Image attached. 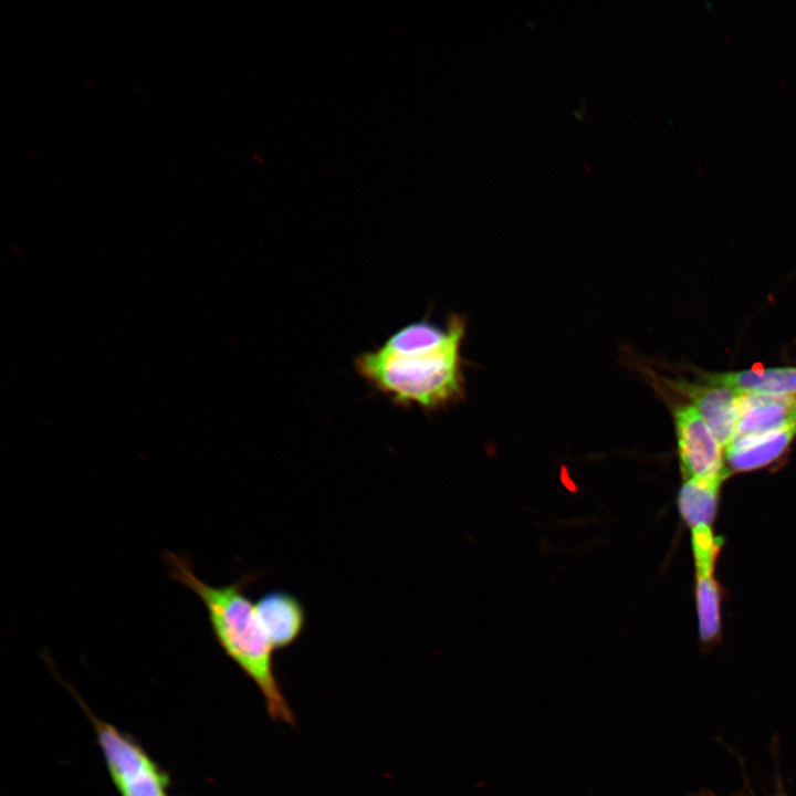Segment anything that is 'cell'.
<instances>
[{
	"label": "cell",
	"mask_w": 796,
	"mask_h": 796,
	"mask_svg": "<svg viewBox=\"0 0 796 796\" xmlns=\"http://www.w3.org/2000/svg\"><path fill=\"white\" fill-rule=\"evenodd\" d=\"M465 321L451 314L444 327L409 323L381 346L355 358L357 374L398 407L444 408L464 395L461 347Z\"/></svg>",
	"instance_id": "6da1fadb"
},
{
	"label": "cell",
	"mask_w": 796,
	"mask_h": 796,
	"mask_svg": "<svg viewBox=\"0 0 796 796\" xmlns=\"http://www.w3.org/2000/svg\"><path fill=\"white\" fill-rule=\"evenodd\" d=\"M739 409L731 443L796 425V396L741 391Z\"/></svg>",
	"instance_id": "8992f818"
},
{
	"label": "cell",
	"mask_w": 796,
	"mask_h": 796,
	"mask_svg": "<svg viewBox=\"0 0 796 796\" xmlns=\"http://www.w3.org/2000/svg\"><path fill=\"white\" fill-rule=\"evenodd\" d=\"M169 576L192 590L206 607L216 640L223 652L255 684L271 719L289 725L294 713L281 689L274 669V648L263 630L254 604L245 595L254 575H244L224 586H212L200 579L190 561L166 552Z\"/></svg>",
	"instance_id": "7a4b0ae2"
},
{
	"label": "cell",
	"mask_w": 796,
	"mask_h": 796,
	"mask_svg": "<svg viewBox=\"0 0 796 796\" xmlns=\"http://www.w3.org/2000/svg\"><path fill=\"white\" fill-rule=\"evenodd\" d=\"M675 391L690 399L715 439L725 450L737 426L741 391L725 386L696 384L681 379H667Z\"/></svg>",
	"instance_id": "5b68a950"
},
{
	"label": "cell",
	"mask_w": 796,
	"mask_h": 796,
	"mask_svg": "<svg viewBox=\"0 0 796 796\" xmlns=\"http://www.w3.org/2000/svg\"><path fill=\"white\" fill-rule=\"evenodd\" d=\"M795 437L796 425H793L733 442L724 450L729 469L742 472L763 468L781 457Z\"/></svg>",
	"instance_id": "30bf717a"
},
{
	"label": "cell",
	"mask_w": 796,
	"mask_h": 796,
	"mask_svg": "<svg viewBox=\"0 0 796 796\" xmlns=\"http://www.w3.org/2000/svg\"><path fill=\"white\" fill-rule=\"evenodd\" d=\"M254 606L259 621L275 650L292 646L304 632L306 611L294 594L281 589L270 590Z\"/></svg>",
	"instance_id": "52a82bcc"
},
{
	"label": "cell",
	"mask_w": 796,
	"mask_h": 796,
	"mask_svg": "<svg viewBox=\"0 0 796 796\" xmlns=\"http://www.w3.org/2000/svg\"><path fill=\"white\" fill-rule=\"evenodd\" d=\"M699 796H715V795L710 794V793H705V794H700Z\"/></svg>",
	"instance_id": "7c38bea8"
},
{
	"label": "cell",
	"mask_w": 796,
	"mask_h": 796,
	"mask_svg": "<svg viewBox=\"0 0 796 796\" xmlns=\"http://www.w3.org/2000/svg\"><path fill=\"white\" fill-rule=\"evenodd\" d=\"M69 688L92 723L108 774L121 796H169V775L143 745L96 716L75 690Z\"/></svg>",
	"instance_id": "3957f363"
},
{
	"label": "cell",
	"mask_w": 796,
	"mask_h": 796,
	"mask_svg": "<svg viewBox=\"0 0 796 796\" xmlns=\"http://www.w3.org/2000/svg\"><path fill=\"white\" fill-rule=\"evenodd\" d=\"M673 420L684 479L727 476L724 449L696 409L691 404L679 405L673 409Z\"/></svg>",
	"instance_id": "277c9868"
},
{
	"label": "cell",
	"mask_w": 796,
	"mask_h": 796,
	"mask_svg": "<svg viewBox=\"0 0 796 796\" xmlns=\"http://www.w3.org/2000/svg\"><path fill=\"white\" fill-rule=\"evenodd\" d=\"M725 479L722 475L685 480L678 496V507L691 530L701 525L711 526L716 513L719 491Z\"/></svg>",
	"instance_id": "8fae6325"
},
{
	"label": "cell",
	"mask_w": 796,
	"mask_h": 796,
	"mask_svg": "<svg viewBox=\"0 0 796 796\" xmlns=\"http://www.w3.org/2000/svg\"><path fill=\"white\" fill-rule=\"evenodd\" d=\"M718 554L715 549L693 553L699 632L703 643L714 642L721 631V591L713 575Z\"/></svg>",
	"instance_id": "ba28073f"
},
{
	"label": "cell",
	"mask_w": 796,
	"mask_h": 796,
	"mask_svg": "<svg viewBox=\"0 0 796 796\" xmlns=\"http://www.w3.org/2000/svg\"><path fill=\"white\" fill-rule=\"evenodd\" d=\"M701 381L742 392L795 396L796 366L752 368L731 373H704Z\"/></svg>",
	"instance_id": "9c48e42d"
}]
</instances>
